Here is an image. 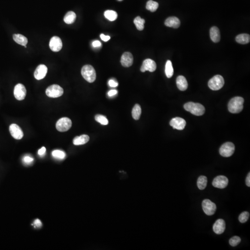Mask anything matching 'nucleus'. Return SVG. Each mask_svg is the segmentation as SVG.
Here are the masks:
<instances>
[{"label":"nucleus","instance_id":"f257e3e1","mask_svg":"<svg viewBox=\"0 0 250 250\" xmlns=\"http://www.w3.org/2000/svg\"><path fill=\"white\" fill-rule=\"evenodd\" d=\"M244 103V99L242 97H237L233 98L228 103V110L231 113H239L243 110Z\"/></svg>","mask_w":250,"mask_h":250},{"label":"nucleus","instance_id":"f03ea898","mask_svg":"<svg viewBox=\"0 0 250 250\" xmlns=\"http://www.w3.org/2000/svg\"><path fill=\"white\" fill-rule=\"evenodd\" d=\"M184 108L187 111L197 116L203 115L205 111V109L203 105L193 102L186 103L184 104Z\"/></svg>","mask_w":250,"mask_h":250},{"label":"nucleus","instance_id":"7ed1b4c3","mask_svg":"<svg viewBox=\"0 0 250 250\" xmlns=\"http://www.w3.org/2000/svg\"><path fill=\"white\" fill-rule=\"evenodd\" d=\"M82 76L87 82L93 83L96 79V72L95 69L91 65H85L81 70Z\"/></svg>","mask_w":250,"mask_h":250},{"label":"nucleus","instance_id":"20e7f679","mask_svg":"<svg viewBox=\"0 0 250 250\" xmlns=\"http://www.w3.org/2000/svg\"><path fill=\"white\" fill-rule=\"evenodd\" d=\"M224 79L220 75H216L209 81L208 87L213 91H218L224 86Z\"/></svg>","mask_w":250,"mask_h":250},{"label":"nucleus","instance_id":"39448f33","mask_svg":"<svg viewBox=\"0 0 250 250\" xmlns=\"http://www.w3.org/2000/svg\"><path fill=\"white\" fill-rule=\"evenodd\" d=\"M46 93L49 97L57 98L62 96L64 90L59 85L53 84L48 87L46 90Z\"/></svg>","mask_w":250,"mask_h":250},{"label":"nucleus","instance_id":"423d86ee","mask_svg":"<svg viewBox=\"0 0 250 250\" xmlns=\"http://www.w3.org/2000/svg\"><path fill=\"white\" fill-rule=\"evenodd\" d=\"M235 146L232 142H226L221 146L219 152L220 155L224 157H229L234 153Z\"/></svg>","mask_w":250,"mask_h":250},{"label":"nucleus","instance_id":"0eeeda50","mask_svg":"<svg viewBox=\"0 0 250 250\" xmlns=\"http://www.w3.org/2000/svg\"><path fill=\"white\" fill-rule=\"evenodd\" d=\"M72 126V122L68 118L63 117L60 119L57 122L56 127L58 131L60 132H66Z\"/></svg>","mask_w":250,"mask_h":250},{"label":"nucleus","instance_id":"6e6552de","mask_svg":"<svg viewBox=\"0 0 250 250\" xmlns=\"http://www.w3.org/2000/svg\"><path fill=\"white\" fill-rule=\"evenodd\" d=\"M202 208L204 212L208 215H213L216 211V205L210 200H204L202 203Z\"/></svg>","mask_w":250,"mask_h":250},{"label":"nucleus","instance_id":"1a4fd4ad","mask_svg":"<svg viewBox=\"0 0 250 250\" xmlns=\"http://www.w3.org/2000/svg\"><path fill=\"white\" fill-rule=\"evenodd\" d=\"M228 179L224 175H219L214 179L212 185L214 187L219 189H224L228 184Z\"/></svg>","mask_w":250,"mask_h":250},{"label":"nucleus","instance_id":"9d476101","mask_svg":"<svg viewBox=\"0 0 250 250\" xmlns=\"http://www.w3.org/2000/svg\"><path fill=\"white\" fill-rule=\"evenodd\" d=\"M14 97L17 100L21 101L25 99L26 96V89L23 84L19 83L14 87Z\"/></svg>","mask_w":250,"mask_h":250},{"label":"nucleus","instance_id":"9b49d317","mask_svg":"<svg viewBox=\"0 0 250 250\" xmlns=\"http://www.w3.org/2000/svg\"><path fill=\"white\" fill-rule=\"evenodd\" d=\"M157 65L155 61L151 59H147L143 61L141 70L142 72L149 71L150 72H153L156 69Z\"/></svg>","mask_w":250,"mask_h":250},{"label":"nucleus","instance_id":"f8f14e48","mask_svg":"<svg viewBox=\"0 0 250 250\" xmlns=\"http://www.w3.org/2000/svg\"><path fill=\"white\" fill-rule=\"evenodd\" d=\"M9 132L11 135L16 140H20L23 138V131L18 125L15 124H11L9 126Z\"/></svg>","mask_w":250,"mask_h":250},{"label":"nucleus","instance_id":"ddd939ff","mask_svg":"<svg viewBox=\"0 0 250 250\" xmlns=\"http://www.w3.org/2000/svg\"><path fill=\"white\" fill-rule=\"evenodd\" d=\"M169 124L174 129H177L178 130H182L185 128L186 122L185 119L182 118L175 117L172 119L170 120Z\"/></svg>","mask_w":250,"mask_h":250},{"label":"nucleus","instance_id":"4468645a","mask_svg":"<svg viewBox=\"0 0 250 250\" xmlns=\"http://www.w3.org/2000/svg\"><path fill=\"white\" fill-rule=\"evenodd\" d=\"M49 46L50 49L53 52H59L62 48V42L60 38L57 36H54L50 40Z\"/></svg>","mask_w":250,"mask_h":250},{"label":"nucleus","instance_id":"2eb2a0df","mask_svg":"<svg viewBox=\"0 0 250 250\" xmlns=\"http://www.w3.org/2000/svg\"><path fill=\"white\" fill-rule=\"evenodd\" d=\"M47 72V68L44 64H41L37 67L34 71V77L37 80L43 79L46 76Z\"/></svg>","mask_w":250,"mask_h":250},{"label":"nucleus","instance_id":"dca6fc26","mask_svg":"<svg viewBox=\"0 0 250 250\" xmlns=\"http://www.w3.org/2000/svg\"><path fill=\"white\" fill-rule=\"evenodd\" d=\"M133 58L132 54L129 52H125L121 56L120 62L122 66L129 67L133 64Z\"/></svg>","mask_w":250,"mask_h":250},{"label":"nucleus","instance_id":"f3484780","mask_svg":"<svg viewBox=\"0 0 250 250\" xmlns=\"http://www.w3.org/2000/svg\"><path fill=\"white\" fill-rule=\"evenodd\" d=\"M214 232L217 234L223 233L225 229V221L223 219H218L215 221L213 226Z\"/></svg>","mask_w":250,"mask_h":250},{"label":"nucleus","instance_id":"a211bd4d","mask_svg":"<svg viewBox=\"0 0 250 250\" xmlns=\"http://www.w3.org/2000/svg\"><path fill=\"white\" fill-rule=\"evenodd\" d=\"M180 21L178 18L176 17H170L168 18L164 22V24L168 27L177 28L180 26Z\"/></svg>","mask_w":250,"mask_h":250},{"label":"nucleus","instance_id":"6ab92c4d","mask_svg":"<svg viewBox=\"0 0 250 250\" xmlns=\"http://www.w3.org/2000/svg\"><path fill=\"white\" fill-rule=\"evenodd\" d=\"M176 85L177 88L181 91H185L188 87V83L185 77L183 75H179L176 78Z\"/></svg>","mask_w":250,"mask_h":250},{"label":"nucleus","instance_id":"aec40b11","mask_svg":"<svg viewBox=\"0 0 250 250\" xmlns=\"http://www.w3.org/2000/svg\"><path fill=\"white\" fill-rule=\"evenodd\" d=\"M210 36L212 41L214 43H218L220 41V32L217 27L213 26L211 28L210 30Z\"/></svg>","mask_w":250,"mask_h":250},{"label":"nucleus","instance_id":"412c9836","mask_svg":"<svg viewBox=\"0 0 250 250\" xmlns=\"http://www.w3.org/2000/svg\"><path fill=\"white\" fill-rule=\"evenodd\" d=\"M90 140V137L88 135H83L80 136H76L73 139V143L75 146L84 145L89 142Z\"/></svg>","mask_w":250,"mask_h":250},{"label":"nucleus","instance_id":"4be33fe9","mask_svg":"<svg viewBox=\"0 0 250 250\" xmlns=\"http://www.w3.org/2000/svg\"><path fill=\"white\" fill-rule=\"evenodd\" d=\"M236 42L239 44H247L249 43L250 41V35L246 33H243V34H239L236 36Z\"/></svg>","mask_w":250,"mask_h":250},{"label":"nucleus","instance_id":"5701e85b","mask_svg":"<svg viewBox=\"0 0 250 250\" xmlns=\"http://www.w3.org/2000/svg\"><path fill=\"white\" fill-rule=\"evenodd\" d=\"M13 39L17 43L24 47L26 46L28 42L27 38L20 34H14Z\"/></svg>","mask_w":250,"mask_h":250},{"label":"nucleus","instance_id":"b1692460","mask_svg":"<svg viewBox=\"0 0 250 250\" xmlns=\"http://www.w3.org/2000/svg\"><path fill=\"white\" fill-rule=\"evenodd\" d=\"M76 19V14L74 12L69 11L65 14L64 17V22L68 24H72L74 23Z\"/></svg>","mask_w":250,"mask_h":250},{"label":"nucleus","instance_id":"393cba45","mask_svg":"<svg viewBox=\"0 0 250 250\" xmlns=\"http://www.w3.org/2000/svg\"><path fill=\"white\" fill-rule=\"evenodd\" d=\"M208 180L206 176L204 175H201L198 178L197 185L198 188L200 190H203L205 189L207 185Z\"/></svg>","mask_w":250,"mask_h":250},{"label":"nucleus","instance_id":"a878e982","mask_svg":"<svg viewBox=\"0 0 250 250\" xmlns=\"http://www.w3.org/2000/svg\"><path fill=\"white\" fill-rule=\"evenodd\" d=\"M132 116L135 120H138L142 114V108L140 105L136 104L132 110Z\"/></svg>","mask_w":250,"mask_h":250},{"label":"nucleus","instance_id":"bb28decb","mask_svg":"<svg viewBox=\"0 0 250 250\" xmlns=\"http://www.w3.org/2000/svg\"><path fill=\"white\" fill-rule=\"evenodd\" d=\"M165 74L168 78H171L174 74V69L171 61L168 60L165 65Z\"/></svg>","mask_w":250,"mask_h":250},{"label":"nucleus","instance_id":"cd10ccee","mask_svg":"<svg viewBox=\"0 0 250 250\" xmlns=\"http://www.w3.org/2000/svg\"><path fill=\"white\" fill-rule=\"evenodd\" d=\"M145 23V19H143L140 16L137 17L134 19V23L138 30L142 31L144 29Z\"/></svg>","mask_w":250,"mask_h":250},{"label":"nucleus","instance_id":"c85d7f7f","mask_svg":"<svg viewBox=\"0 0 250 250\" xmlns=\"http://www.w3.org/2000/svg\"><path fill=\"white\" fill-rule=\"evenodd\" d=\"M158 3L156 2L149 0L147 2L146 8L152 12H154L158 8Z\"/></svg>","mask_w":250,"mask_h":250},{"label":"nucleus","instance_id":"c756f323","mask_svg":"<svg viewBox=\"0 0 250 250\" xmlns=\"http://www.w3.org/2000/svg\"><path fill=\"white\" fill-rule=\"evenodd\" d=\"M104 16L110 21H114L117 18L118 14L114 11L107 10L105 12Z\"/></svg>","mask_w":250,"mask_h":250},{"label":"nucleus","instance_id":"7c9ffc66","mask_svg":"<svg viewBox=\"0 0 250 250\" xmlns=\"http://www.w3.org/2000/svg\"><path fill=\"white\" fill-rule=\"evenodd\" d=\"M95 119L97 122H99L103 125H107L108 124V119L103 115L97 114L95 116Z\"/></svg>","mask_w":250,"mask_h":250},{"label":"nucleus","instance_id":"2f4dec72","mask_svg":"<svg viewBox=\"0 0 250 250\" xmlns=\"http://www.w3.org/2000/svg\"><path fill=\"white\" fill-rule=\"evenodd\" d=\"M52 155L55 158L60 159L65 158L66 156L65 153L60 150H54L52 153Z\"/></svg>","mask_w":250,"mask_h":250},{"label":"nucleus","instance_id":"473e14b6","mask_svg":"<svg viewBox=\"0 0 250 250\" xmlns=\"http://www.w3.org/2000/svg\"><path fill=\"white\" fill-rule=\"evenodd\" d=\"M250 214L248 212H242L239 217V220L241 223H244L247 222L249 218Z\"/></svg>","mask_w":250,"mask_h":250},{"label":"nucleus","instance_id":"72a5a7b5","mask_svg":"<svg viewBox=\"0 0 250 250\" xmlns=\"http://www.w3.org/2000/svg\"><path fill=\"white\" fill-rule=\"evenodd\" d=\"M241 242V239L239 236H233L229 240V243L232 247H236Z\"/></svg>","mask_w":250,"mask_h":250},{"label":"nucleus","instance_id":"f704fd0d","mask_svg":"<svg viewBox=\"0 0 250 250\" xmlns=\"http://www.w3.org/2000/svg\"><path fill=\"white\" fill-rule=\"evenodd\" d=\"M108 84L111 87H116L118 86V83L115 80L111 79L109 81Z\"/></svg>","mask_w":250,"mask_h":250},{"label":"nucleus","instance_id":"c9c22d12","mask_svg":"<svg viewBox=\"0 0 250 250\" xmlns=\"http://www.w3.org/2000/svg\"><path fill=\"white\" fill-rule=\"evenodd\" d=\"M100 37H101V39L105 42H108L110 39V37L109 36L105 35L103 34H101L100 35Z\"/></svg>","mask_w":250,"mask_h":250},{"label":"nucleus","instance_id":"e433bc0d","mask_svg":"<svg viewBox=\"0 0 250 250\" xmlns=\"http://www.w3.org/2000/svg\"><path fill=\"white\" fill-rule=\"evenodd\" d=\"M118 92L115 90H111V91H109L108 93V96L109 97H113V96H115L117 94Z\"/></svg>","mask_w":250,"mask_h":250},{"label":"nucleus","instance_id":"4c0bfd02","mask_svg":"<svg viewBox=\"0 0 250 250\" xmlns=\"http://www.w3.org/2000/svg\"><path fill=\"white\" fill-rule=\"evenodd\" d=\"M34 224L35 226L37 227H41L42 225V222L39 219H36L34 221Z\"/></svg>","mask_w":250,"mask_h":250},{"label":"nucleus","instance_id":"58836bf2","mask_svg":"<svg viewBox=\"0 0 250 250\" xmlns=\"http://www.w3.org/2000/svg\"><path fill=\"white\" fill-rule=\"evenodd\" d=\"M33 159L29 156H25L24 158V162L26 163H30L33 162Z\"/></svg>","mask_w":250,"mask_h":250},{"label":"nucleus","instance_id":"ea45409f","mask_svg":"<svg viewBox=\"0 0 250 250\" xmlns=\"http://www.w3.org/2000/svg\"><path fill=\"white\" fill-rule=\"evenodd\" d=\"M101 43L98 41H96L93 42L92 43V46L94 47H98L101 46Z\"/></svg>","mask_w":250,"mask_h":250},{"label":"nucleus","instance_id":"a19ab883","mask_svg":"<svg viewBox=\"0 0 250 250\" xmlns=\"http://www.w3.org/2000/svg\"><path fill=\"white\" fill-rule=\"evenodd\" d=\"M46 152V148H45V147H42V148H41V149L39 150V151H38V154H39V155H40L41 156L43 155Z\"/></svg>","mask_w":250,"mask_h":250},{"label":"nucleus","instance_id":"79ce46f5","mask_svg":"<svg viewBox=\"0 0 250 250\" xmlns=\"http://www.w3.org/2000/svg\"><path fill=\"white\" fill-rule=\"evenodd\" d=\"M246 183L248 187H250V173H248L246 178Z\"/></svg>","mask_w":250,"mask_h":250},{"label":"nucleus","instance_id":"37998d69","mask_svg":"<svg viewBox=\"0 0 250 250\" xmlns=\"http://www.w3.org/2000/svg\"><path fill=\"white\" fill-rule=\"evenodd\" d=\"M119 1H121V0H119Z\"/></svg>","mask_w":250,"mask_h":250}]
</instances>
